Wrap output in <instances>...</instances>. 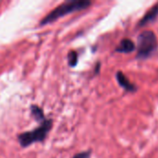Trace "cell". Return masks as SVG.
Masks as SVG:
<instances>
[{"instance_id": "1", "label": "cell", "mask_w": 158, "mask_h": 158, "mask_svg": "<svg viewBox=\"0 0 158 158\" xmlns=\"http://www.w3.org/2000/svg\"><path fill=\"white\" fill-rule=\"evenodd\" d=\"M92 3L87 0H72V1H67L56 6L54 10H52L50 13H48L42 20H41V25H46L48 23H52L53 21L56 20L57 19L74 12L78 10L84 9L88 7Z\"/></svg>"}, {"instance_id": "2", "label": "cell", "mask_w": 158, "mask_h": 158, "mask_svg": "<svg viewBox=\"0 0 158 158\" xmlns=\"http://www.w3.org/2000/svg\"><path fill=\"white\" fill-rule=\"evenodd\" d=\"M52 128V120L51 119H45L43 121L42 125L28 132L21 133L19 135V144L22 147H27L29 145H31L34 143H42L44 141L47 133Z\"/></svg>"}, {"instance_id": "3", "label": "cell", "mask_w": 158, "mask_h": 158, "mask_svg": "<svg viewBox=\"0 0 158 158\" xmlns=\"http://www.w3.org/2000/svg\"><path fill=\"white\" fill-rule=\"evenodd\" d=\"M157 48V38L154 31H143L138 37V58H145L151 56Z\"/></svg>"}, {"instance_id": "4", "label": "cell", "mask_w": 158, "mask_h": 158, "mask_svg": "<svg viewBox=\"0 0 158 158\" xmlns=\"http://www.w3.org/2000/svg\"><path fill=\"white\" fill-rule=\"evenodd\" d=\"M117 80H118L119 85L122 88H124L126 91H128V92H135L137 90L136 86L133 83L131 82V81L126 77V75L123 72L118 71L117 73Z\"/></svg>"}, {"instance_id": "5", "label": "cell", "mask_w": 158, "mask_h": 158, "mask_svg": "<svg viewBox=\"0 0 158 158\" xmlns=\"http://www.w3.org/2000/svg\"><path fill=\"white\" fill-rule=\"evenodd\" d=\"M158 16V3L156 5H155L153 7H151L147 12L146 14L143 16V18L140 20V23H139V26H143L145 24H147L148 22L150 21H153L154 19H156Z\"/></svg>"}, {"instance_id": "6", "label": "cell", "mask_w": 158, "mask_h": 158, "mask_svg": "<svg viewBox=\"0 0 158 158\" xmlns=\"http://www.w3.org/2000/svg\"><path fill=\"white\" fill-rule=\"evenodd\" d=\"M135 49V44L131 39H123L117 46L116 51L119 53H131Z\"/></svg>"}, {"instance_id": "7", "label": "cell", "mask_w": 158, "mask_h": 158, "mask_svg": "<svg viewBox=\"0 0 158 158\" xmlns=\"http://www.w3.org/2000/svg\"><path fill=\"white\" fill-rule=\"evenodd\" d=\"M31 113H32V115L35 117V118L36 119H41V120H45V118H44V113H43V111H42V109L41 108H39L38 106H31Z\"/></svg>"}, {"instance_id": "8", "label": "cell", "mask_w": 158, "mask_h": 158, "mask_svg": "<svg viewBox=\"0 0 158 158\" xmlns=\"http://www.w3.org/2000/svg\"><path fill=\"white\" fill-rule=\"evenodd\" d=\"M68 58H69V66L71 67H75L77 65V62H78V54L76 51H70L69 56H68Z\"/></svg>"}, {"instance_id": "9", "label": "cell", "mask_w": 158, "mask_h": 158, "mask_svg": "<svg viewBox=\"0 0 158 158\" xmlns=\"http://www.w3.org/2000/svg\"><path fill=\"white\" fill-rule=\"evenodd\" d=\"M90 156H91V151H86V152L77 154L72 158H90Z\"/></svg>"}]
</instances>
